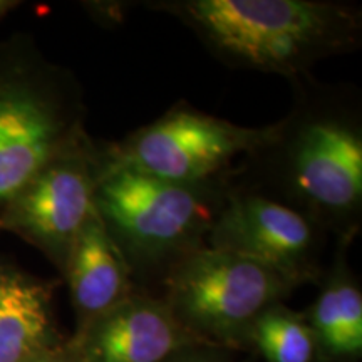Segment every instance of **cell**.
Returning a JSON list of instances; mask_svg holds the SVG:
<instances>
[{"mask_svg":"<svg viewBox=\"0 0 362 362\" xmlns=\"http://www.w3.org/2000/svg\"><path fill=\"white\" fill-rule=\"evenodd\" d=\"M272 133L274 124H235L181 101L121 141L107 143V153L112 166L173 183L203 185L228 178Z\"/></svg>","mask_w":362,"mask_h":362,"instance_id":"6","label":"cell"},{"mask_svg":"<svg viewBox=\"0 0 362 362\" xmlns=\"http://www.w3.org/2000/svg\"><path fill=\"white\" fill-rule=\"evenodd\" d=\"M33 362H83L76 351L74 344L71 342L69 337H66L64 341H61L56 346L51 347L49 351H45L44 354H40L37 359Z\"/></svg>","mask_w":362,"mask_h":362,"instance_id":"15","label":"cell"},{"mask_svg":"<svg viewBox=\"0 0 362 362\" xmlns=\"http://www.w3.org/2000/svg\"><path fill=\"white\" fill-rule=\"evenodd\" d=\"M230 188V187H228ZM330 235L305 215L260 194L228 189L206 247L247 257L297 285L317 284Z\"/></svg>","mask_w":362,"mask_h":362,"instance_id":"8","label":"cell"},{"mask_svg":"<svg viewBox=\"0 0 362 362\" xmlns=\"http://www.w3.org/2000/svg\"><path fill=\"white\" fill-rule=\"evenodd\" d=\"M148 8L173 16L221 64L293 81L324 59L354 52L362 12L332 0H160Z\"/></svg>","mask_w":362,"mask_h":362,"instance_id":"2","label":"cell"},{"mask_svg":"<svg viewBox=\"0 0 362 362\" xmlns=\"http://www.w3.org/2000/svg\"><path fill=\"white\" fill-rule=\"evenodd\" d=\"M248 351L257 352L265 362H320L304 312L291 309L285 302L259 315L248 334Z\"/></svg>","mask_w":362,"mask_h":362,"instance_id":"13","label":"cell"},{"mask_svg":"<svg viewBox=\"0 0 362 362\" xmlns=\"http://www.w3.org/2000/svg\"><path fill=\"white\" fill-rule=\"evenodd\" d=\"M296 103L264 146L230 173V189L305 215L336 242L362 225V112L356 90L312 76L293 81Z\"/></svg>","mask_w":362,"mask_h":362,"instance_id":"1","label":"cell"},{"mask_svg":"<svg viewBox=\"0 0 362 362\" xmlns=\"http://www.w3.org/2000/svg\"><path fill=\"white\" fill-rule=\"evenodd\" d=\"M61 277L69 288L76 330L86 327L138 288L133 270L98 211L76 238Z\"/></svg>","mask_w":362,"mask_h":362,"instance_id":"10","label":"cell"},{"mask_svg":"<svg viewBox=\"0 0 362 362\" xmlns=\"http://www.w3.org/2000/svg\"><path fill=\"white\" fill-rule=\"evenodd\" d=\"M226 180L181 185L110 166L98 188L96 211L138 287L161 284L176 262L206 245L228 194Z\"/></svg>","mask_w":362,"mask_h":362,"instance_id":"3","label":"cell"},{"mask_svg":"<svg viewBox=\"0 0 362 362\" xmlns=\"http://www.w3.org/2000/svg\"><path fill=\"white\" fill-rule=\"evenodd\" d=\"M160 285V297L189 336L235 352H247L262 312L300 287L259 262L206 245L176 262Z\"/></svg>","mask_w":362,"mask_h":362,"instance_id":"5","label":"cell"},{"mask_svg":"<svg viewBox=\"0 0 362 362\" xmlns=\"http://www.w3.org/2000/svg\"><path fill=\"white\" fill-rule=\"evenodd\" d=\"M352 242H336L334 255L319 282V293L304 312L315 336L320 362H361L362 291L347 250Z\"/></svg>","mask_w":362,"mask_h":362,"instance_id":"12","label":"cell"},{"mask_svg":"<svg viewBox=\"0 0 362 362\" xmlns=\"http://www.w3.org/2000/svg\"><path fill=\"white\" fill-rule=\"evenodd\" d=\"M110 166L107 143L84 131L13 194L0 214V232L37 248L62 275L76 238L96 214V193Z\"/></svg>","mask_w":362,"mask_h":362,"instance_id":"7","label":"cell"},{"mask_svg":"<svg viewBox=\"0 0 362 362\" xmlns=\"http://www.w3.org/2000/svg\"><path fill=\"white\" fill-rule=\"evenodd\" d=\"M86 112L76 76L49 61L30 35L0 40V214L45 163L84 133Z\"/></svg>","mask_w":362,"mask_h":362,"instance_id":"4","label":"cell"},{"mask_svg":"<svg viewBox=\"0 0 362 362\" xmlns=\"http://www.w3.org/2000/svg\"><path fill=\"white\" fill-rule=\"evenodd\" d=\"M17 6H19V2H13V0H0V21Z\"/></svg>","mask_w":362,"mask_h":362,"instance_id":"16","label":"cell"},{"mask_svg":"<svg viewBox=\"0 0 362 362\" xmlns=\"http://www.w3.org/2000/svg\"><path fill=\"white\" fill-rule=\"evenodd\" d=\"M69 339L83 362H165L176 351L200 344L181 327L160 293L143 287Z\"/></svg>","mask_w":362,"mask_h":362,"instance_id":"9","label":"cell"},{"mask_svg":"<svg viewBox=\"0 0 362 362\" xmlns=\"http://www.w3.org/2000/svg\"><path fill=\"white\" fill-rule=\"evenodd\" d=\"M240 352L223 349V347L208 346V344H193L176 351L165 362H240Z\"/></svg>","mask_w":362,"mask_h":362,"instance_id":"14","label":"cell"},{"mask_svg":"<svg viewBox=\"0 0 362 362\" xmlns=\"http://www.w3.org/2000/svg\"><path fill=\"white\" fill-rule=\"evenodd\" d=\"M56 285L0 257V362H33L64 341L54 315Z\"/></svg>","mask_w":362,"mask_h":362,"instance_id":"11","label":"cell"}]
</instances>
